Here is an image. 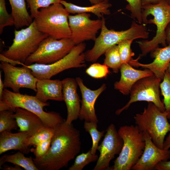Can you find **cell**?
Segmentation results:
<instances>
[{
    "label": "cell",
    "mask_w": 170,
    "mask_h": 170,
    "mask_svg": "<svg viewBox=\"0 0 170 170\" xmlns=\"http://www.w3.org/2000/svg\"><path fill=\"white\" fill-rule=\"evenodd\" d=\"M166 1L168 5L170 6V0H166Z\"/></svg>",
    "instance_id": "48"
},
{
    "label": "cell",
    "mask_w": 170,
    "mask_h": 170,
    "mask_svg": "<svg viewBox=\"0 0 170 170\" xmlns=\"http://www.w3.org/2000/svg\"><path fill=\"white\" fill-rule=\"evenodd\" d=\"M102 18V24L100 34L94 41L92 48L84 53L86 61H97L109 48L124 40L146 39L149 37V32L145 24H139L133 21L128 29L116 31L109 29L106 26L104 18L103 16Z\"/></svg>",
    "instance_id": "2"
},
{
    "label": "cell",
    "mask_w": 170,
    "mask_h": 170,
    "mask_svg": "<svg viewBox=\"0 0 170 170\" xmlns=\"http://www.w3.org/2000/svg\"><path fill=\"white\" fill-rule=\"evenodd\" d=\"M13 116L17 122L19 131L27 132L31 136L46 127L39 116L25 109L16 108Z\"/></svg>",
    "instance_id": "22"
},
{
    "label": "cell",
    "mask_w": 170,
    "mask_h": 170,
    "mask_svg": "<svg viewBox=\"0 0 170 170\" xmlns=\"http://www.w3.org/2000/svg\"><path fill=\"white\" fill-rule=\"evenodd\" d=\"M98 156L93 154L91 149L87 153H82L76 157L73 164L69 167L68 170H82L89 163L97 161Z\"/></svg>",
    "instance_id": "29"
},
{
    "label": "cell",
    "mask_w": 170,
    "mask_h": 170,
    "mask_svg": "<svg viewBox=\"0 0 170 170\" xmlns=\"http://www.w3.org/2000/svg\"><path fill=\"white\" fill-rule=\"evenodd\" d=\"M0 133V155L10 150H18L24 154H27L30 151L31 136L27 132L13 133L5 131Z\"/></svg>",
    "instance_id": "20"
},
{
    "label": "cell",
    "mask_w": 170,
    "mask_h": 170,
    "mask_svg": "<svg viewBox=\"0 0 170 170\" xmlns=\"http://www.w3.org/2000/svg\"><path fill=\"white\" fill-rule=\"evenodd\" d=\"M150 56L155 59L148 64L140 63L138 57L135 60L132 59L128 63L134 67L148 69L157 77L162 80L170 62V44L162 48L158 47L155 48L150 52Z\"/></svg>",
    "instance_id": "17"
},
{
    "label": "cell",
    "mask_w": 170,
    "mask_h": 170,
    "mask_svg": "<svg viewBox=\"0 0 170 170\" xmlns=\"http://www.w3.org/2000/svg\"><path fill=\"white\" fill-rule=\"evenodd\" d=\"M36 88L35 96L43 103H46L48 100L63 101L62 80H38L37 83Z\"/></svg>",
    "instance_id": "21"
},
{
    "label": "cell",
    "mask_w": 170,
    "mask_h": 170,
    "mask_svg": "<svg viewBox=\"0 0 170 170\" xmlns=\"http://www.w3.org/2000/svg\"><path fill=\"white\" fill-rule=\"evenodd\" d=\"M0 67L4 74V88H10L15 93H20L21 88L36 92V84L38 79L33 75L30 69L25 66L16 67L3 61L1 62Z\"/></svg>",
    "instance_id": "13"
},
{
    "label": "cell",
    "mask_w": 170,
    "mask_h": 170,
    "mask_svg": "<svg viewBox=\"0 0 170 170\" xmlns=\"http://www.w3.org/2000/svg\"><path fill=\"white\" fill-rule=\"evenodd\" d=\"M49 105V103L41 101L36 96L15 93L5 88L0 99V111L11 110L14 112L17 107L25 109L39 116L45 126L54 128L65 120L59 113L44 111V107Z\"/></svg>",
    "instance_id": "4"
},
{
    "label": "cell",
    "mask_w": 170,
    "mask_h": 170,
    "mask_svg": "<svg viewBox=\"0 0 170 170\" xmlns=\"http://www.w3.org/2000/svg\"><path fill=\"white\" fill-rule=\"evenodd\" d=\"M71 38L56 39L48 37L43 40L38 49L26 60L25 65L35 63L47 65L53 63L67 55L75 45Z\"/></svg>",
    "instance_id": "10"
},
{
    "label": "cell",
    "mask_w": 170,
    "mask_h": 170,
    "mask_svg": "<svg viewBox=\"0 0 170 170\" xmlns=\"http://www.w3.org/2000/svg\"><path fill=\"white\" fill-rule=\"evenodd\" d=\"M97 123L85 121L84 128L90 134L92 139V145L90 149L91 153H96L99 141L104 135L105 131H99L97 129Z\"/></svg>",
    "instance_id": "27"
},
{
    "label": "cell",
    "mask_w": 170,
    "mask_h": 170,
    "mask_svg": "<svg viewBox=\"0 0 170 170\" xmlns=\"http://www.w3.org/2000/svg\"><path fill=\"white\" fill-rule=\"evenodd\" d=\"M162 80L154 74L139 80L130 90L128 102L123 107L117 110L116 114L120 115L123 111L127 110L132 103L140 101L152 102L161 111L165 112L164 105L160 97V84Z\"/></svg>",
    "instance_id": "11"
},
{
    "label": "cell",
    "mask_w": 170,
    "mask_h": 170,
    "mask_svg": "<svg viewBox=\"0 0 170 170\" xmlns=\"http://www.w3.org/2000/svg\"><path fill=\"white\" fill-rule=\"evenodd\" d=\"M143 132L145 144L144 149L141 156L131 169L153 170L159 162L167 161L170 158V150L159 148L153 142L146 131Z\"/></svg>",
    "instance_id": "15"
},
{
    "label": "cell",
    "mask_w": 170,
    "mask_h": 170,
    "mask_svg": "<svg viewBox=\"0 0 170 170\" xmlns=\"http://www.w3.org/2000/svg\"><path fill=\"white\" fill-rule=\"evenodd\" d=\"M86 47V44L84 42L75 45L65 56L51 64L35 63L27 65L22 63L21 65L30 69L33 75L38 80L50 79L53 76L65 70L86 67V60L83 53Z\"/></svg>",
    "instance_id": "9"
},
{
    "label": "cell",
    "mask_w": 170,
    "mask_h": 170,
    "mask_svg": "<svg viewBox=\"0 0 170 170\" xmlns=\"http://www.w3.org/2000/svg\"><path fill=\"white\" fill-rule=\"evenodd\" d=\"M167 71L170 74V62L168 65L167 70Z\"/></svg>",
    "instance_id": "46"
},
{
    "label": "cell",
    "mask_w": 170,
    "mask_h": 170,
    "mask_svg": "<svg viewBox=\"0 0 170 170\" xmlns=\"http://www.w3.org/2000/svg\"><path fill=\"white\" fill-rule=\"evenodd\" d=\"M60 3L64 6L69 13L79 14L91 13L99 18H102L104 15H110V12L109 8L112 6L109 0H104L99 3L87 7L77 5L63 0H61Z\"/></svg>",
    "instance_id": "23"
},
{
    "label": "cell",
    "mask_w": 170,
    "mask_h": 170,
    "mask_svg": "<svg viewBox=\"0 0 170 170\" xmlns=\"http://www.w3.org/2000/svg\"><path fill=\"white\" fill-rule=\"evenodd\" d=\"M15 166H8L6 165L4 167L2 168V169L4 170H22L21 169L20 167L15 165Z\"/></svg>",
    "instance_id": "43"
},
{
    "label": "cell",
    "mask_w": 170,
    "mask_h": 170,
    "mask_svg": "<svg viewBox=\"0 0 170 170\" xmlns=\"http://www.w3.org/2000/svg\"><path fill=\"white\" fill-rule=\"evenodd\" d=\"M63 101L66 105L67 117L65 122L69 124L79 117L81 100L77 92L78 84L75 79L66 78L62 80Z\"/></svg>",
    "instance_id": "18"
},
{
    "label": "cell",
    "mask_w": 170,
    "mask_h": 170,
    "mask_svg": "<svg viewBox=\"0 0 170 170\" xmlns=\"http://www.w3.org/2000/svg\"><path fill=\"white\" fill-rule=\"evenodd\" d=\"M155 170H170V161H161L155 167Z\"/></svg>",
    "instance_id": "38"
},
{
    "label": "cell",
    "mask_w": 170,
    "mask_h": 170,
    "mask_svg": "<svg viewBox=\"0 0 170 170\" xmlns=\"http://www.w3.org/2000/svg\"><path fill=\"white\" fill-rule=\"evenodd\" d=\"M7 162L21 167L26 170H38L33 158L25 156L24 154L20 151L14 154H5L2 156L0 159V167Z\"/></svg>",
    "instance_id": "25"
},
{
    "label": "cell",
    "mask_w": 170,
    "mask_h": 170,
    "mask_svg": "<svg viewBox=\"0 0 170 170\" xmlns=\"http://www.w3.org/2000/svg\"><path fill=\"white\" fill-rule=\"evenodd\" d=\"M0 60L1 61L8 63L14 66L17 65H21V64L22 63L20 61L9 58L4 56L2 53L0 54Z\"/></svg>",
    "instance_id": "39"
},
{
    "label": "cell",
    "mask_w": 170,
    "mask_h": 170,
    "mask_svg": "<svg viewBox=\"0 0 170 170\" xmlns=\"http://www.w3.org/2000/svg\"><path fill=\"white\" fill-rule=\"evenodd\" d=\"M160 88L164 99L163 103L167 112H170V74L165 72L162 81L160 84Z\"/></svg>",
    "instance_id": "30"
},
{
    "label": "cell",
    "mask_w": 170,
    "mask_h": 170,
    "mask_svg": "<svg viewBox=\"0 0 170 170\" xmlns=\"http://www.w3.org/2000/svg\"><path fill=\"white\" fill-rule=\"evenodd\" d=\"M14 25L13 18L7 11L5 0H0V34H2L5 27Z\"/></svg>",
    "instance_id": "35"
},
{
    "label": "cell",
    "mask_w": 170,
    "mask_h": 170,
    "mask_svg": "<svg viewBox=\"0 0 170 170\" xmlns=\"http://www.w3.org/2000/svg\"><path fill=\"white\" fill-rule=\"evenodd\" d=\"M69 13L61 3L42 8L33 21L38 30L49 37L56 39L70 38Z\"/></svg>",
    "instance_id": "5"
},
{
    "label": "cell",
    "mask_w": 170,
    "mask_h": 170,
    "mask_svg": "<svg viewBox=\"0 0 170 170\" xmlns=\"http://www.w3.org/2000/svg\"><path fill=\"white\" fill-rule=\"evenodd\" d=\"M109 67L106 65L99 63L91 64L86 71V73L95 78L105 77L109 73Z\"/></svg>",
    "instance_id": "34"
},
{
    "label": "cell",
    "mask_w": 170,
    "mask_h": 170,
    "mask_svg": "<svg viewBox=\"0 0 170 170\" xmlns=\"http://www.w3.org/2000/svg\"><path fill=\"white\" fill-rule=\"evenodd\" d=\"M106 131L103 141L97 147L100 154L94 170H110V161L120 154L122 147L123 140L114 124H110Z\"/></svg>",
    "instance_id": "14"
},
{
    "label": "cell",
    "mask_w": 170,
    "mask_h": 170,
    "mask_svg": "<svg viewBox=\"0 0 170 170\" xmlns=\"http://www.w3.org/2000/svg\"><path fill=\"white\" fill-rule=\"evenodd\" d=\"M3 82L1 78V72H0V99L2 97L3 92L4 89Z\"/></svg>",
    "instance_id": "44"
},
{
    "label": "cell",
    "mask_w": 170,
    "mask_h": 170,
    "mask_svg": "<svg viewBox=\"0 0 170 170\" xmlns=\"http://www.w3.org/2000/svg\"><path fill=\"white\" fill-rule=\"evenodd\" d=\"M11 8V13L16 29L28 26L33 21V19L29 14L25 0H8Z\"/></svg>",
    "instance_id": "24"
},
{
    "label": "cell",
    "mask_w": 170,
    "mask_h": 170,
    "mask_svg": "<svg viewBox=\"0 0 170 170\" xmlns=\"http://www.w3.org/2000/svg\"><path fill=\"white\" fill-rule=\"evenodd\" d=\"M65 120L54 128L50 147L47 153L33 158L38 170H59L68 166L80 152V133L72 123Z\"/></svg>",
    "instance_id": "1"
},
{
    "label": "cell",
    "mask_w": 170,
    "mask_h": 170,
    "mask_svg": "<svg viewBox=\"0 0 170 170\" xmlns=\"http://www.w3.org/2000/svg\"><path fill=\"white\" fill-rule=\"evenodd\" d=\"M30 8L31 15L34 19L40 9L46 8L53 4L60 3L61 0H25Z\"/></svg>",
    "instance_id": "31"
},
{
    "label": "cell",
    "mask_w": 170,
    "mask_h": 170,
    "mask_svg": "<svg viewBox=\"0 0 170 170\" xmlns=\"http://www.w3.org/2000/svg\"><path fill=\"white\" fill-rule=\"evenodd\" d=\"M170 148V132L164 140L163 149L165 150H168Z\"/></svg>",
    "instance_id": "40"
},
{
    "label": "cell",
    "mask_w": 170,
    "mask_h": 170,
    "mask_svg": "<svg viewBox=\"0 0 170 170\" xmlns=\"http://www.w3.org/2000/svg\"><path fill=\"white\" fill-rule=\"evenodd\" d=\"M14 112L11 110L0 111V133L11 132L18 128L17 122L13 116Z\"/></svg>",
    "instance_id": "28"
},
{
    "label": "cell",
    "mask_w": 170,
    "mask_h": 170,
    "mask_svg": "<svg viewBox=\"0 0 170 170\" xmlns=\"http://www.w3.org/2000/svg\"><path fill=\"white\" fill-rule=\"evenodd\" d=\"M128 3L126 8L131 13V17L136 19L139 24L142 22V0H125Z\"/></svg>",
    "instance_id": "36"
},
{
    "label": "cell",
    "mask_w": 170,
    "mask_h": 170,
    "mask_svg": "<svg viewBox=\"0 0 170 170\" xmlns=\"http://www.w3.org/2000/svg\"><path fill=\"white\" fill-rule=\"evenodd\" d=\"M14 32L12 44L2 54L23 64L28 57L37 50L42 42L48 37L38 30L34 21L26 28L15 30Z\"/></svg>",
    "instance_id": "8"
},
{
    "label": "cell",
    "mask_w": 170,
    "mask_h": 170,
    "mask_svg": "<svg viewBox=\"0 0 170 170\" xmlns=\"http://www.w3.org/2000/svg\"><path fill=\"white\" fill-rule=\"evenodd\" d=\"M92 4L94 5L101 3L104 0H88Z\"/></svg>",
    "instance_id": "45"
},
{
    "label": "cell",
    "mask_w": 170,
    "mask_h": 170,
    "mask_svg": "<svg viewBox=\"0 0 170 170\" xmlns=\"http://www.w3.org/2000/svg\"><path fill=\"white\" fill-rule=\"evenodd\" d=\"M142 20L144 24H153L156 26V35L150 40L137 41L142 52L138 57L146 56L159 44L167 46L165 30L170 23V6L166 0L156 4L142 6Z\"/></svg>",
    "instance_id": "3"
},
{
    "label": "cell",
    "mask_w": 170,
    "mask_h": 170,
    "mask_svg": "<svg viewBox=\"0 0 170 170\" xmlns=\"http://www.w3.org/2000/svg\"><path fill=\"white\" fill-rule=\"evenodd\" d=\"M164 0H142V6L149 4H156Z\"/></svg>",
    "instance_id": "41"
},
{
    "label": "cell",
    "mask_w": 170,
    "mask_h": 170,
    "mask_svg": "<svg viewBox=\"0 0 170 170\" xmlns=\"http://www.w3.org/2000/svg\"><path fill=\"white\" fill-rule=\"evenodd\" d=\"M133 40L132 39L124 40L117 45L122 63H128L134 55V53L131 48Z\"/></svg>",
    "instance_id": "32"
},
{
    "label": "cell",
    "mask_w": 170,
    "mask_h": 170,
    "mask_svg": "<svg viewBox=\"0 0 170 170\" xmlns=\"http://www.w3.org/2000/svg\"><path fill=\"white\" fill-rule=\"evenodd\" d=\"M168 112L161 111L153 103L148 102L143 112L133 117L135 123L142 132L149 134L154 144L163 149L167 133L170 132V123L168 120Z\"/></svg>",
    "instance_id": "7"
},
{
    "label": "cell",
    "mask_w": 170,
    "mask_h": 170,
    "mask_svg": "<svg viewBox=\"0 0 170 170\" xmlns=\"http://www.w3.org/2000/svg\"><path fill=\"white\" fill-rule=\"evenodd\" d=\"M51 139L36 145L35 148L30 149V151L33 153L35 158H41L47 153L50 147Z\"/></svg>",
    "instance_id": "37"
},
{
    "label": "cell",
    "mask_w": 170,
    "mask_h": 170,
    "mask_svg": "<svg viewBox=\"0 0 170 170\" xmlns=\"http://www.w3.org/2000/svg\"><path fill=\"white\" fill-rule=\"evenodd\" d=\"M118 132L123 140V144L110 170H130L143 152L145 144L143 132L136 125L122 126Z\"/></svg>",
    "instance_id": "6"
},
{
    "label": "cell",
    "mask_w": 170,
    "mask_h": 170,
    "mask_svg": "<svg viewBox=\"0 0 170 170\" xmlns=\"http://www.w3.org/2000/svg\"><path fill=\"white\" fill-rule=\"evenodd\" d=\"M120 70V79L115 82L114 88L124 95L130 94L132 86L139 80L154 74L148 69L144 70L135 69L128 63H122Z\"/></svg>",
    "instance_id": "19"
},
{
    "label": "cell",
    "mask_w": 170,
    "mask_h": 170,
    "mask_svg": "<svg viewBox=\"0 0 170 170\" xmlns=\"http://www.w3.org/2000/svg\"><path fill=\"white\" fill-rule=\"evenodd\" d=\"M167 118H168V119L169 120V121L170 122V112H169L167 115Z\"/></svg>",
    "instance_id": "47"
},
{
    "label": "cell",
    "mask_w": 170,
    "mask_h": 170,
    "mask_svg": "<svg viewBox=\"0 0 170 170\" xmlns=\"http://www.w3.org/2000/svg\"><path fill=\"white\" fill-rule=\"evenodd\" d=\"M54 128L45 127L31 137L30 140V145L36 146L52 138Z\"/></svg>",
    "instance_id": "33"
},
{
    "label": "cell",
    "mask_w": 170,
    "mask_h": 170,
    "mask_svg": "<svg viewBox=\"0 0 170 170\" xmlns=\"http://www.w3.org/2000/svg\"><path fill=\"white\" fill-rule=\"evenodd\" d=\"M165 34L166 43L169 44H170V23L166 28Z\"/></svg>",
    "instance_id": "42"
},
{
    "label": "cell",
    "mask_w": 170,
    "mask_h": 170,
    "mask_svg": "<svg viewBox=\"0 0 170 170\" xmlns=\"http://www.w3.org/2000/svg\"><path fill=\"white\" fill-rule=\"evenodd\" d=\"M105 54L103 64L111 68L114 73H117L122 64L117 45H114L109 48Z\"/></svg>",
    "instance_id": "26"
},
{
    "label": "cell",
    "mask_w": 170,
    "mask_h": 170,
    "mask_svg": "<svg viewBox=\"0 0 170 170\" xmlns=\"http://www.w3.org/2000/svg\"><path fill=\"white\" fill-rule=\"evenodd\" d=\"M76 80L80 89L82 97L78 118L81 120L98 123V120L95 113V104L99 96L106 89V84L103 83L98 89L92 90L84 85L80 77H76Z\"/></svg>",
    "instance_id": "16"
},
{
    "label": "cell",
    "mask_w": 170,
    "mask_h": 170,
    "mask_svg": "<svg viewBox=\"0 0 170 170\" xmlns=\"http://www.w3.org/2000/svg\"><path fill=\"white\" fill-rule=\"evenodd\" d=\"M89 13L69 15V25L71 32V39L76 45L86 41H95L96 34L102 27V20H92Z\"/></svg>",
    "instance_id": "12"
}]
</instances>
